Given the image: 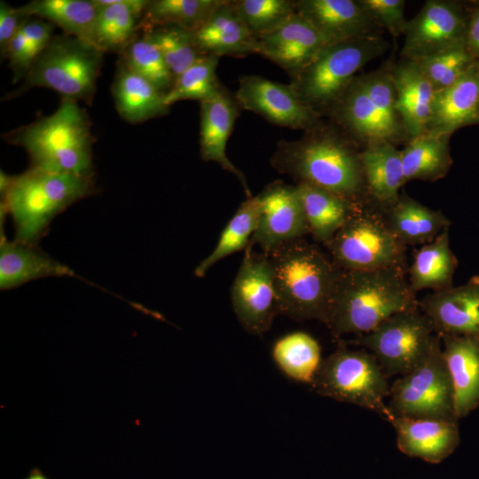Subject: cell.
Returning a JSON list of instances; mask_svg holds the SVG:
<instances>
[{
  "label": "cell",
  "mask_w": 479,
  "mask_h": 479,
  "mask_svg": "<svg viewBox=\"0 0 479 479\" xmlns=\"http://www.w3.org/2000/svg\"><path fill=\"white\" fill-rule=\"evenodd\" d=\"M329 112L365 145L381 141L395 145L407 135L397 110L389 71L356 76Z\"/></svg>",
  "instance_id": "cell-7"
},
{
  "label": "cell",
  "mask_w": 479,
  "mask_h": 479,
  "mask_svg": "<svg viewBox=\"0 0 479 479\" xmlns=\"http://www.w3.org/2000/svg\"><path fill=\"white\" fill-rule=\"evenodd\" d=\"M465 44L473 57L479 61V8L473 12L467 21Z\"/></svg>",
  "instance_id": "cell-45"
},
{
  "label": "cell",
  "mask_w": 479,
  "mask_h": 479,
  "mask_svg": "<svg viewBox=\"0 0 479 479\" xmlns=\"http://www.w3.org/2000/svg\"><path fill=\"white\" fill-rule=\"evenodd\" d=\"M239 115L235 97L221 86L211 98L200 102V149L201 159L215 161L240 182L247 198L252 197L244 174L226 155V144Z\"/></svg>",
  "instance_id": "cell-19"
},
{
  "label": "cell",
  "mask_w": 479,
  "mask_h": 479,
  "mask_svg": "<svg viewBox=\"0 0 479 479\" xmlns=\"http://www.w3.org/2000/svg\"><path fill=\"white\" fill-rule=\"evenodd\" d=\"M20 8L59 27L66 35L87 41L100 10L93 0H33Z\"/></svg>",
  "instance_id": "cell-35"
},
{
  "label": "cell",
  "mask_w": 479,
  "mask_h": 479,
  "mask_svg": "<svg viewBox=\"0 0 479 479\" xmlns=\"http://www.w3.org/2000/svg\"><path fill=\"white\" fill-rule=\"evenodd\" d=\"M100 7L89 42L104 53L119 55L138 35L150 0H93Z\"/></svg>",
  "instance_id": "cell-26"
},
{
  "label": "cell",
  "mask_w": 479,
  "mask_h": 479,
  "mask_svg": "<svg viewBox=\"0 0 479 479\" xmlns=\"http://www.w3.org/2000/svg\"><path fill=\"white\" fill-rule=\"evenodd\" d=\"M26 479H49L43 475V473L37 467L29 471V474Z\"/></svg>",
  "instance_id": "cell-46"
},
{
  "label": "cell",
  "mask_w": 479,
  "mask_h": 479,
  "mask_svg": "<svg viewBox=\"0 0 479 479\" xmlns=\"http://www.w3.org/2000/svg\"><path fill=\"white\" fill-rule=\"evenodd\" d=\"M219 57L205 55L175 78L171 89L165 94L168 106L181 100H208L216 94L221 84L216 77Z\"/></svg>",
  "instance_id": "cell-39"
},
{
  "label": "cell",
  "mask_w": 479,
  "mask_h": 479,
  "mask_svg": "<svg viewBox=\"0 0 479 479\" xmlns=\"http://www.w3.org/2000/svg\"><path fill=\"white\" fill-rule=\"evenodd\" d=\"M279 314L325 323L340 269L317 245L303 238L267 254Z\"/></svg>",
  "instance_id": "cell-3"
},
{
  "label": "cell",
  "mask_w": 479,
  "mask_h": 479,
  "mask_svg": "<svg viewBox=\"0 0 479 479\" xmlns=\"http://www.w3.org/2000/svg\"><path fill=\"white\" fill-rule=\"evenodd\" d=\"M111 93L119 115L130 124L166 114L164 94L145 78L118 61Z\"/></svg>",
  "instance_id": "cell-29"
},
{
  "label": "cell",
  "mask_w": 479,
  "mask_h": 479,
  "mask_svg": "<svg viewBox=\"0 0 479 479\" xmlns=\"http://www.w3.org/2000/svg\"><path fill=\"white\" fill-rule=\"evenodd\" d=\"M443 356L448 366L455 397L457 419L479 405V341L468 337L444 336Z\"/></svg>",
  "instance_id": "cell-28"
},
{
  "label": "cell",
  "mask_w": 479,
  "mask_h": 479,
  "mask_svg": "<svg viewBox=\"0 0 479 479\" xmlns=\"http://www.w3.org/2000/svg\"><path fill=\"white\" fill-rule=\"evenodd\" d=\"M479 123V61L450 87L436 91L427 130L452 135L456 130Z\"/></svg>",
  "instance_id": "cell-24"
},
{
  "label": "cell",
  "mask_w": 479,
  "mask_h": 479,
  "mask_svg": "<svg viewBox=\"0 0 479 479\" xmlns=\"http://www.w3.org/2000/svg\"><path fill=\"white\" fill-rule=\"evenodd\" d=\"M294 7L332 43L372 35L376 26L359 0H296Z\"/></svg>",
  "instance_id": "cell-21"
},
{
  "label": "cell",
  "mask_w": 479,
  "mask_h": 479,
  "mask_svg": "<svg viewBox=\"0 0 479 479\" xmlns=\"http://www.w3.org/2000/svg\"><path fill=\"white\" fill-rule=\"evenodd\" d=\"M332 43L296 12L274 29L256 37V53L292 77Z\"/></svg>",
  "instance_id": "cell-18"
},
{
  "label": "cell",
  "mask_w": 479,
  "mask_h": 479,
  "mask_svg": "<svg viewBox=\"0 0 479 479\" xmlns=\"http://www.w3.org/2000/svg\"><path fill=\"white\" fill-rule=\"evenodd\" d=\"M310 234L324 246L343 225L360 202L309 183L296 184Z\"/></svg>",
  "instance_id": "cell-31"
},
{
  "label": "cell",
  "mask_w": 479,
  "mask_h": 479,
  "mask_svg": "<svg viewBox=\"0 0 479 479\" xmlns=\"http://www.w3.org/2000/svg\"><path fill=\"white\" fill-rule=\"evenodd\" d=\"M325 247L342 270L408 269L407 247L392 233L381 209L369 200L357 205Z\"/></svg>",
  "instance_id": "cell-9"
},
{
  "label": "cell",
  "mask_w": 479,
  "mask_h": 479,
  "mask_svg": "<svg viewBox=\"0 0 479 479\" xmlns=\"http://www.w3.org/2000/svg\"><path fill=\"white\" fill-rule=\"evenodd\" d=\"M449 228L416 252L407 271L414 293L425 289L436 292L453 286L458 260L450 247Z\"/></svg>",
  "instance_id": "cell-33"
},
{
  "label": "cell",
  "mask_w": 479,
  "mask_h": 479,
  "mask_svg": "<svg viewBox=\"0 0 479 479\" xmlns=\"http://www.w3.org/2000/svg\"><path fill=\"white\" fill-rule=\"evenodd\" d=\"M271 356L287 377L310 385L323 361L318 342L302 331L292 332L278 339L272 346Z\"/></svg>",
  "instance_id": "cell-34"
},
{
  "label": "cell",
  "mask_w": 479,
  "mask_h": 479,
  "mask_svg": "<svg viewBox=\"0 0 479 479\" xmlns=\"http://www.w3.org/2000/svg\"><path fill=\"white\" fill-rule=\"evenodd\" d=\"M27 153L30 167L94 178L91 122L79 103L61 98L57 110L3 136Z\"/></svg>",
  "instance_id": "cell-4"
},
{
  "label": "cell",
  "mask_w": 479,
  "mask_h": 479,
  "mask_svg": "<svg viewBox=\"0 0 479 479\" xmlns=\"http://www.w3.org/2000/svg\"><path fill=\"white\" fill-rule=\"evenodd\" d=\"M360 152L352 142L321 126L295 141L280 140L271 165L298 183L327 189L356 202L368 200Z\"/></svg>",
  "instance_id": "cell-2"
},
{
  "label": "cell",
  "mask_w": 479,
  "mask_h": 479,
  "mask_svg": "<svg viewBox=\"0 0 479 479\" xmlns=\"http://www.w3.org/2000/svg\"><path fill=\"white\" fill-rule=\"evenodd\" d=\"M95 189L93 178L29 167L13 175L9 188L1 194L0 217L12 218L14 240L38 246L51 221Z\"/></svg>",
  "instance_id": "cell-5"
},
{
  "label": "cell",
  "mask_w": 479,
  "mask_h": 479,
  "mask_svg": "<svg viewBox=\"0 0 479 479\" xmlns=\"http://www.w3.org/2000/svg\"><path fill=\"white\" fill-rule=\"evenodd\" d=\"M387 379L370 352L341 342L323 359L311 387L322 397L371 410L389 421L393 415L384 401L389 396Z\"/></svg>",
  "instance_id": "cell-10"
},
{
  "label": "cell",
  "mask_w": 479,
  "mask_h": 479,
  "mask_svg": "<svg viewBox=\"0 0 479 479\" xmlns=\"http://www.w3.org/2000/svg\"><path fill=\"white\" fill-rule=\"evenodd\" d=\"M467 20L459 4L428 0L404 27L402 55L419 59L465 44Z\"/></svg>",
  "instance_id": "cell-14"
},
{
  "label": "cell",
  "mask_w": 479,
  "mask_h": 479,
  "mask_svg": "<svg viewBox=\"0 0 479 479\" xmlns=\"http://www.w3.org/2000/svg\"><path fill=\"white\" fill-rule=\"evenodd\" d=\"M260 212L248 247L258 245L264 254L310 234L296 185L275 181L258 195Z\"/></svg>",
  "instance_id": "cell-16"
},
{
  "label": "cell",
  "mask_w": 479,
  "mask_h": 479,
  "mask_svg": "<svg viewBox=\"0 0 479 479\" xmlns=\"http://www.w3.org/2000/svg\"><path fill=\"white\" fill-rule=\"evenodd\" d=\"M389 397L387 405L393 416L458 421L442 339L421 362L390 386Z\"/></svg>",
  "instance_id": "cell-12"
},
{
  "label": "cell",
  "mask_w": 479,
  "mask_h": 479,
  "mask_svg": "<svg viewBox=\"0 0 479 479\" xmlns=\"http://www.w3.org/2000/svg\"><path fill=\"white\" fill-rule=\"evenodd\" d=\"M408 269L342 270L325 325L337 340L365 334L392 315L418 307Z\"/></svg>",
  "instance_id": "cell-1"
},
{
  "label": "cell",
  "mask_w": 479,
  "mask_h": 479,
  "mask_svg": "<svg viewBox=\"0 0 479 479\" xmlns=\"http://www.w3.org/2000/svg\"><path fill=\"white\" fill-rule=\"evenodd\" d=\"M450 137L425 130L408 140L401 150L404 183L412 180L435 182L446 176L452 164Z\"/></svg>",
  "instance_id": "cell-32"
},
{
  "label": "cell",
  "mask_w": 479,
  "mask_h": 479,
  "mask_svg": "<svg viewBox=\"0 0 479 479\" xmlns=\"http://www.w3.org/2000/svg\"><path fill=\"white\" fill-rule=\"evenodd\" d=\"M260 212L258 196L244 200L223 230L213 251L195 268L194 274L203 278L208 271L223 258L246 249L256 229Z\"/></svg>",
  "instance_id": "cell-37"
},
{
  "label": "cell",
  "mask_w": 479,
  "mask_h": 479,
  "mask_svg": "<svg viewBox=\"0 0 479 479\" xmlns=\"http://www.w3.org/2000/svg\"><path fill=\"white\" fill-rule=\"evenodd\" d=\"M233 2L255 38L274 29L295 12L294 0H234Z\"/></svg>",
  "instance_id": "cell-42"
},
{
  "label": "cell",
  "mask_w": 479,
  "mask_h": 479,
  "mask_svg": "<svg viewBox=\"0 0 479 479\" xmlns=\"http://www.w3.org/2000/svg\"><path fill=\"white\" fill-rule=\"evenodd\" d=\"M476 61L466 44L415 61L436 91L457 82Z\"/></svg>",
  "instance_id": "cell-41"
},
{
  "label": "cell",
  "mask_w": 479,
  "mask_h": 479,
  "mask_svg": "<svg viewBox=\"0 0 479 479\" xmlns=\"http://www.w3.org/2000/svg\"><path fill=\"white\" fill-rule=\"evenodd\" d=\"M143 33L155 44L175 78L205 56L193 32L175 26H160Z\"/></svg>",
  "instance_id": "cell-38"
},
{
  "label": "cell",
  "mask_w": 479,
  "mask_h": 479,
  "mask_svg": "<svg viewBox=\"0 0 479 479\" xmlns=\"http://www.w3.org/2000/svg\"><path fill=\"white\" fill-rule=\"evenodd\" d=\"M435 332L479 341V275L467 283L432 292L418 301Z\"/></svg>",
  "instance_id": "cell-17"
},
{
  "label": "cell",
  "mask_w": 479,
  "mask_h": 479,
  "mask_svg": "<svg viewBox=\"0 0 479 479\" xmlns=\"http://www.w3.org/2000/svg\"><path fill=\"white\" fill-rule=\"evenodd\" d=\"M234 313L244 330L262 335L271 328L278 312L269 257L251 247L245 255L231 288Z\"/></svg>",
  "instance_id": "cell-13"
},
{
  "label": "cell",
  "mask_w": 479,
  "mask_h": 479,
  "mask_svg": "<svg viewBox=\"0 0 479 479\" xmlns=\"http://www.w3.org/2000/svg\"><path fill=\"white\" fill-rule=\"evenodd\" d=\"M104 54L87 40L64 33L53 35L29 67L22 84L7 98L40 87L53 90L61 98L91 105Z\"/></svg>",
  "instance_id": "cell-6"
},
{
  "label": "cell",
  "mask_w": 479,
  "mask_h": 479,
  "mask_svg": "<svg viewBox=\"0 0 479 479\" xmlns=\"http://www.w3.org/2000/svg\"><path fill=\"white\" fill-rule=\"evenodd\" d=\"M381 211L392 233L406 247L429 243L451 225L440 210H434L405 193Z\"/></svg>",
  "instance_id": "cell-30"
},
{
  "label": "cell",
  "mask_w": 479,
  "mask_h": 479,
  "mask_svg": "<svg viewBox=\"0 0 479 479\" xmlns=\"http://www.w3.org/2000/svg\"><path fill=\"white\" fill-rule=\"evenodd\" d=\"M222 0H150L140 22L143 30L175 26L195 32Z\"/></svg>",
  "instance_id": "cell-36"
},
{
  "label": "cell",
  "mask_w": 479,
  "mask_h": 479,
  "mask_svg": "<svg viewBox=\"0 0 479 479\" xmlns=\"http://www.w3.org/2000/svg\"><path fill=\"white\" fill-rule=\"evenodd\" d=\"M31 16L20 7L15 8L7 3H0V51L4 58L8 48L16 35Z\"/></svg>",
  "instance_id": "cell-44"
},
{
  "label": "cell",
  "mask_w": 479,
  "mask_h": 479,
  "mask_svg": "<svg viewBox=\"0 0 479 479\" xmlns=\"http://www.w3.org/2000/svg\"><path fill=\"white\" fill-rule=\"evenodd\" d=\"M360 159L368 200L381 209L387 208L405 184L401 150L389 142H375L365 146Z\"/></svg>",
  "instance_id": "cell-27"
},
{
  "label": "cell",
  "mask_w": 479,
  "mask_h": 479,
  "mask_svg": "<svg viewBox=\"0 0 479 479\" xmlns=\"http://www.w3.org/2000/svg\"><path fill=\"white\" fill-rule=\"evenodd\" d=\"M48 277H77L73 270L31 246L7 240L0 232V289L9 290Z\"/></svg>",
  "instance_id": "cell-25"
},
{
  "label": "cell",
  "mask_w": 479,
  "mask_h": 479,
  "mask_svg": "<svg viewBox=\"0 0 479 479\" xmlns=\"http://www.w3.org/2000/svg\"><path fill=\"white\" fill-rule=\"evenodd\" d=\"M396 91L397 110L409 138L427 130L436 90L418 64L412 60L389 70Z\"/></svg>",
  "instance_id": "cell-23"
},
{
  "label": "cell",
  "mask_w": 479,
  "mask_h": 479,
  "mask_svg": "<svg viewBox=\"0 0 479 479\" xmlns=\"http://www.w3.org/2000/svg\"><path fill=\"white\" fill-rule=\"evenodd\" d=\"M235 99L240 108L254 112L275 125L304 131L322 125L321 114L306 106L290 84L260 75H243Z\"/></svg>",
  "instance_id": "cell-15"
},
{
  "label": "cell",
  "mask_w": 479,
  "mask_h": 479,
  "mask_svg": "<svg viewBox=\"0 0 479 479\" xmlns=\"http://www.w3.org/2000/svg\"><path fill=\"white\" fill-rule=\"evenodd\" d=\"M389 422L396 430L399 451L428 463L442 462L460 442L458 421L393 416Z\"/></svg>",
  "instance_id": "cell-20"
},
{
  "label": "cell",
  "mask_w": 479,
  "mask_h": 479,
  "mask_svg": "<svg viewBox=\"0 0 479 479\" xmlns=\"http://www.w3.org/2000/svg\"><path fill=\"white\" fill-rule=\"evenodd\" d=\"M195 42L204 55L245 57L256 53V38L240 15L233 1L222 0L195 32Z\"/></svg>",
  "instance_id": "cell-22"
},
{
  "label": "cell",
  "mask_w": 479,
  "mask_h": 479,
  "mask_svg": "<svg viewBox=\"0 0 479 479\" xmlns=\"http://www.w3.org/2000/svg\"><path fill=\"white\" fill-rule=\"evenodd\" d=\"M441 337L419 309L396 313L367 334L349 342L363 347L379 363L387 378L412 370L431 351Z\"/></svg>",
  "instance_id": "cell-11"
},
{
  "label": "cell",
  "mask_w": 479,
  "mask_h": 479,
  "mask_svg": "<svg viewBox=\"0 0 479 479\" xmlns=\"http://www.w3.org/2000/svg\"><path fill=\"white\" fill-rule=\"evenodd\" d=\"M386 47L374 35L330 43L291 78L290 85L306 106L321 114L331 109L357 71Z\"/></svg>",
  "instance_id": "cell-8"
},
{
  "label": "cell",
  "mask_w": 479,
  "mask_h": 479,
  "mask_svg": "<svg viewBox=\"0 0 479 479\" xmlns=\"http://www.w3.org/2000/svg\"><path fill=\"white\" fill-rule=\"evenodd\" d=\"M131 71L147 80L164 95L171 89L175 77L161 52L145 34L137 35L120 54Z\"/></svg>",
  "instance_id": "cell-40"
},
{
  "label": "cell",
  "mask_w": 479,
  "mask_h": 479,
  "mask_svg": "<svg viewBox=\"0 0 479 479\" xmlns=\"http://www.w3.org/2000/svg\"><path fill=\"white\" fill-rule=\"evenodd\" d=\"M359 2L376 26L385 27L394 36L404 33L407 22L404 19V1L359 0Z\"/></svg>",
  "instance_id": "cell-43"
}]
</instances>
